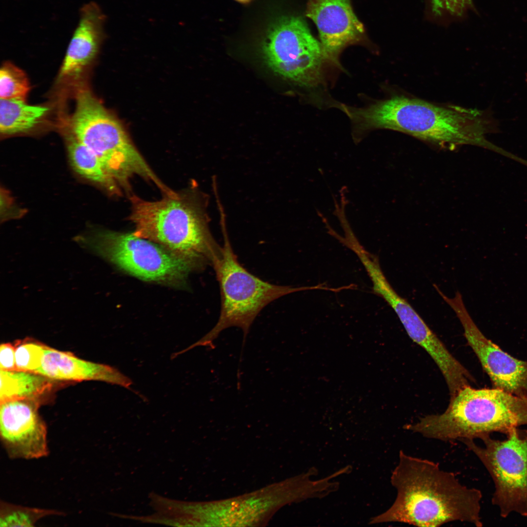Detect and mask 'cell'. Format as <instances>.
I'll return each mask as SVG.
<instances>
[{
  "label": "cell",
  "mask_w": 527,
  "mask_h": 527,
  "mask_svg": "<svg viewBox=\"0 0 527 527\" xmlns=\"http://www.w3.org/2000/svg\"><path fill=\"white\" fill-rule=\"evenodd\" d=\"M390 482L397 490L394 503L368 524L400 522L436 527L460 521L483 526L481 491L461 484L454 473L441 469L437 463L401 450Z\"/></svg>",
  "instance_id": "6da1fadb"
},
{
  "label": "cell",
  "mask_w": 527,
  "mask_h": 527,
  "mask_svg": "<svg viewBox=\"0 0 527 527\" xmlns=\"http://www.w3.org/2000/svg\"><path fill=\"white\" fill-rule=\"evenodd\" d=\"M345 112L363 130H393L441 148L470 144L510 155L486 138L493 125L485 110L396 95L364 108L346 106Z\"/></svg>",
  "instance_id": "7a4b0ae2"
},
{
  "label": "cell",
  "mask_w": 527,
  "mask_h": 527,
  "mask_svg": "<svg viewBox=\"0 0 527 527\" xmlns=\"http://www.w3.org/2000/svg\"><path fill=\"white\" fill-rule=\"evenodd\" d=\"M129 219L136 236L156 243L197 264L214 267L223 255L209 227L208 199L197 190L188 195L148 201L130 198Z\"/></svg>",
  "instance_id": "3957f363"
},
{
  "label": "cell",
  "mask_w": 527,
  "mask_h": 527,
  "mask_svg": "<svg viewBox=\"0 0 527 527\" xmlns=\"http://www.w3.org/2000/svg\"><path fill=\"white\" fill-rule=\"evenodd\" d=\"M223 246L222 258L214 266L221 295V310L218 322L204 337L186 348L198 346L213 347V341L220 332L229 327L241 328L243 345L249 328L259 312L274 300L292 293L313 289L326 290L323 284L293 287L265 282L249 272L239 262L232 248L224 216L221 217Z\"/></svg>",
  "instance_id": "277c9868"
},
{
  "label": "cell",
  "mask_w": 527,
  "mask_h": 527,
  "mask_svg": "<svg viewBox=\"0 0 527 527\" xmlns=\"http://www.w3.org/2000/svg\"><path fill=\"white\" fill-rule=\"evenodd\" d=\"M440 424L450 440H474L498 432L506 435L527 425V399L500 389H476L470 385L450 397Z\"/></svg>",
  "instance_id": "5b68a950"
},
{
  "label": "cell",
  "mask_w": 527,
  "mask_h": 527,
  "mask_svg": "<svg viewBox=\"0 0 527 527\" xmlns=\"http://www.w3.org/2000/svg\"><path fill=\"white\" fill-rule=\"evenodd\" d=\"M81 246L140 279L180 285L192 270L194 262L133 232L99 230L79 237Z\"/></svg>",
  "instance_id": "8992f818"
},
{
  "label": "cell",
  "mask_w": 527,
  "mask_h": 527,
  "mask_svg": "<svg viewBox=\"0 0 527 527\" xmlns=\"http://www.w3.org/2000/svg\"><path fill=\"white\" fill-rule=\"evenodd\" d=\"M504 440L490 435L481 437L484 446L474 440H461L480 460L491 476L495 486L492 498L500 516L507 517L516 512L527 516V430L514 427Z\"/></svg>",
  "instance_id": "52a82bcc"
},
{
  "label": "cell",
  "mask_w": 527,
  "mask_h": 527,
  "mask_svg": "<svg viewBox=\"0 0 527 527\" xmlns=\"http://www.w3.org/2000/svg\"><path fill=\"white\" fill-rule=\"evenodd\" d=\"M262 50L267 66L282 78L308 87L320 82L326 58L320 42L300 17L285 18L274 25Z\"/></svg>",
  "instance_id": "ba28073f"
},
{
  "label": "cell",
  "mask_w": 527,
  "mask_h": 527,
  "mask_svg": "<svg viewBox=\"0 0 527 527\" xmlns=\"http://www.w3.org/2000/svg\"><path fill=\"white\" fill-rule=\"evenodd\" d=\"M76 139L91 150L121 188L139 176L161 187L163 182L134 146L119 122L108 112L97 113L84 122Z\"/></svg>",
  "instance_id": "9c48e42d"
},
{
  "label": "cell",
  "mask_w": 527,
  "mask_h": 527,
  "mask_svg": "<svg viewBox=\"0 0 527 527\" xmlns=\"http://www.w3.org/2000/svg\"><path fill=\"white\" fill-rule=\"evenodd\" d=\"M441 296L460 321L468 344L489 376L493 387L527 399V361L516 359L487 339L467 311L459 292L453 298Z\"/></svg>",
  "instance_id": "30bf717a"
},
{
  "label": "cell",
  "mask_w": 527,
  "mask_h": 527,
  "mask_svg": "<svg viewBox=\"0 0 527 527\" xmlns=\"http://www.w3.org/2000/svg\"><path fill=\"white\" fill-rule=\"evenodd\" d=\"M38 400L0 403V439L12 459H37L49 454L47 429L39 412Z\"/></svg>",
  "instance_id": "8fae6325"
},
{
  "label": "cell",
  "mask_w": 527,
  "mask_h": 527,
  "mask_svg": "<svg viewBox=\"0 0 527 527\" xmlns=\"http://www.w3.org/2000/svg\"><path fill=\"white\" fill-rule=\"evenodd\" d=\"M305 14L317 28L326 59L335 63L345 47L365 37L350 0H308Z\"/></svg>",
  "instance_id": "7c38bea8"
},
{
  "label": "cell",
  "mask_w": 527,
  "mask_h": 527,
  "mask_svg": "<svg viewBox=\"0 0 527 527\" xmlns=\"http://www.w3.org/2000/svg\"><path fill=\"white\" fill-rule=\"evenodd\" d=\"M105 15L90 1L82 5L60 72V77L77 76L95 57L103 37Z\"/></svg>",
  "instance_id": "4fadbf2b"
},
{
  "label": "cell",
  "mask_w": 527,
  "mask_h": 527,
  "mask_svg": "<svg viewBox=\"0 0 527 527\" xmlns=\"http://www.w3.org/2000/svg\"><path fill=\"white\" fill-rule=\"evenodd\" d=\"M36 373L52 380L99 381L128 389L132 384L129 378L114 367L85 361L47 345L42 365Z\"/></svg>",
  "instance_id": "5bb4252c"
},
{
  "label": "cell",
  "mask_w": 527,
  "mask_h": 527,
  "mask_svg": "<svg viewBox=\"0 0 527 527\" xmlns=\"http://www.w3.org/2000/svg\"><path fill=\"white\" fill-rule=\"evenodd\" d=\"M369 277L374 293L392 307L411 339L425 350L435 346L437 336L430 329L410 304L392 288L381 269L373 271Z\"/></svg>",
  "instance_id": "9a60e30c"
},
{
  "label": "cell",
  "mask_w": 527,
  "mask_h": 527,
  "mask_svg": "<svg viewBox=\"0 0 527 527\" xmlns=\"http://www.w3.org/2000/svg\"><path fill=\"white\" fill-rule=\"evenodd\" d=\"M0 403L37 400L50 390L52 380L41 374L20 370H0Z\"/></svg>",
  "instance_id": "2e32d148"
},
{
  "label": "cell",
  "mask_w": 527,
  "mask_h": 527,
  "mask_svg": "<svg viewBox=\"0 0 527 527\" xmlns=\"http://www.w3.org/2000/svg\"><path fill=\"white\" fill-rule=\"evenodd\" d=\"M68 151L71 164L80 175L101 185L113 194H121V187L99 157L75 137L69 142Z\"/></svg>",
  "instance_id": "e0dca14e"
},
{
  "label": "cell",
  "mask_w": 527,
  "mask_h": 527,
  "mask_svg": "<svg viewBox=\"0 0 527 527\" xmlns=\"http://www.w3.org/2000/svg\"><path fill=\"white\" fill-rule=\"evenodd\" d=\"M44 106L31 105L25 101H0V131L4 135L27 132L35 127L46 114Z\"/></svg>",
  "instance_id": "ac0fdd59"
},
{
  "label": "cell",
  "mask_w": 527,
  "mask_h": 527,
  "mask_svg": "<svg viewBox=\"0 0 527 527\" xmlns=\"http://www.w3.org/2000/svg\"><path fill=\"white\" fill-rule=\"evenodd\" d=\"M64 514L55 509L25 507L1 500L0 527H33L43 518Z\"/></svg>",
  "instance_id": "d6986e66"
},
{
  "label": "cell",
  "mask_w": 527,
  "mask_h": 527,
  "mask_svg": "<svg viewBox=\"0 0 527 527\" xmlns=\"http://www.w3.org/2000/svg\"><path fill=\"white\" fill-rule=\"evenodd\" d=\"M30 86L24 71L10 62L0 70V97L5 100L25 101Z\"/></svg>",
  "instance_id": "ffe728a7"
},
{
  "label": "cell",
  "mask_w": 527,
  "mask_h": 527,
  "mask_svg": "<svg viewBox=\"0 0 527 527\" xmlns=\"http://www.w3.org/2000/svg\"><path fill=\"white\" fill-rule=\"evenodd\" d=\"M431 20L441 23L461 20L472 8L471 0H426Z\"/></svg>",
  "instance_id": "44dd1931"
},
{
  "label": "cell",
  "mask_w": 527,
  "mask_h": 527,
  "mask_svg": "<svg viewBox=\"0 0 527 527\" xmlns=\"http://www.w3.org/2000/svg\"><path fill=\"white\" fill-rule=\"evenodd\" d=\"M45 346L29 339L18 341L15 345L17 370L36 373L42 365Z\"/></svg>",
  "instance_id": "7402d4cb"
},
{
  "label": "cell",
  "mask_w": 527,
  "mask_h": 527,
  "mask_svg": "<svg viewBox=\"0 0 527 527\" xmlns=\"http://www.w3.org/2000/svg\"><path fill=\"white\" fill-rule=\"evenodd\" d=\"M15 345L10 343L1 344L0 346V368L4 371L17 370Z\"/></svg>",
  "instance_id": "603a6c76"
},
{
  "label": "cell",
  "mask_w": 527,
  "mask_h": 527,
  "mask_svg": "<svg viewBox=\"0 0 527 527\" xmlns=\"http://www.w3.org/2000/svg\"><path fill=\"white\" fill-rule=\"evenodd\" d=\"M237 0V1H238L239 2H242V3H246V2L250 1L251 0Z\"/></svg>",
  "instance_id": "cb8c5ba5"
},
{
  "label": "cell",
  "mask_w": 527,
  "mask_h": 527,
  "mask_svg": "<svg viewBox=\"0 0 527 527\" xmlns=\"http://www.w3.org/2000/svg\"><path fill=\"white\" fill-rule=\"evenodd\" d=\"M526 81H527V77H526Z\"/></svg>",
  "instance_id": "d4e9b609"
}]
</instances>
